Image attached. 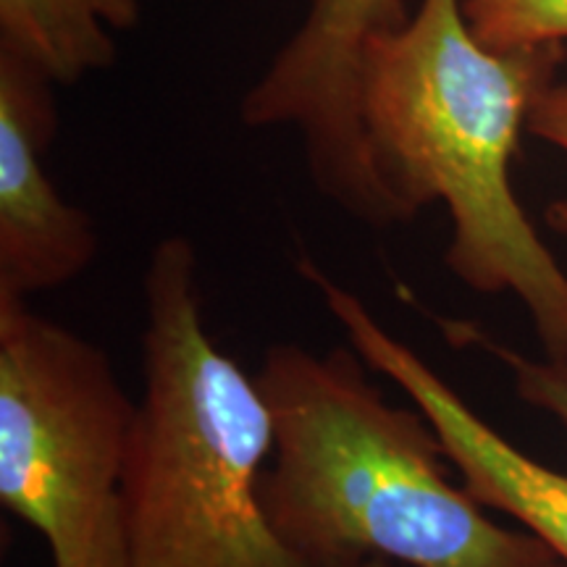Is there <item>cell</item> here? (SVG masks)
Returning a JSON list of instances; mask_svg holds the SVG:
<instances>
[{
  "mask_svg": "<svg viewBox=\"0 0 567 567\" xmlns=\"http://www.w3.org/2000/svg\"><path fill=\"white\" fill-rule=\"evenodd\" d=\"M565 45L492 51L460 0H417L358 61V124L386 224L444 203V266L481 295H515L549 360H567V274L517 203L509 166Z\"/></svg>",
  "mask_w": 567,
  "mask_h": 567,
  "instance_id": "6da1fadb",
  "label": "cell"
},
{
  "mask_svg": "<svg viewBox=\"0 0 567 567\" xmlns=\"http://www.w3.org/2000/svg\"><path fill=\"white\" fill-rule=\"evenodd\" d=\"M368 371L350 344L279 342L258 373L274 415L264 507L305 563L567 567L542 536L499 526L452 484L434 423L417 405H392Z\"/></svg>",
  "mask_w": 567,
  "mask_h": 567,
  "instance_id": "7a4b0ae2",
  "label": "cell"
},
{
  "mask_svg": "<svg viewBox=\"0 0 567 567\" xmlns=\"http://www.w3.org/2000/svg\"><path fill=\"white\" fill-rule=\"evenodd\" d=\"M142 392L124 473L130 567H310L264 507L274 415L213 342L197 252L161 239L145 271Z\"/></svg>",
  "mask_w": 567,
  "mask_h": 567,
  "instance_id": "3957f363",
  "label": "cell"
},
{
  "mask_svg": "<svg viewBox=\"0 0 567 567\" xmlns=\"http://www.w3.org/2000/svg\"><path fill=\"white\" fill-rule=\"evenodd\" d=\"M137 410L101 347L0 295V502L45 538L53 567H130Z\"/></svg>",
  "mask_w": 567,
  "mask_h": 567,
  "instance_id": "277c9868",
  "label": "cell"
},
{
  "mask_svg": "<svg viewBox=\"0 0 567 567\" xmlns=\"http://www.w3.org/2000/svg\"><path fill=\"white\" fill-rule=\"evenodd\" d=\"M405 19L402 0H310L300 27L239 105L252 130L300 134L318 193L373 229H386V213L360 137L358 61L375 32Z\"/></svg>",
  "mask_w": 567,
  "mask_h": 567,
  "instance_id": "5b68a950",
  "label": "cell"
},
{
  "mask_svg": "<svg viewBox=\"0 0 567 567\" xmlns=\"http://www.w3.org/2000/svg\"><path fill=\"white\" fill-rule=\"evenodd\" d=\"M297 271L321 297L371 371L386 375L434 423L444 455L481 505L515 517L542 536L567 563V473L528 457L460 396L450 381L408 342L394 337L352 289L331 279L313 258L297 260Z\"/></svg>",
  "mask_w": 567,
  "mask_h": 567,
  "instance_id": "8992f818",
  "label": "cell"
},
{
  "mask_svg": "<svg viewBox=\"0 0 567 567\" xmlns=\"http://www.w3.org/2000/svg\"><path fill=\"white\" fill-rule=\"evenodd\" d=\"M51 84L0 53V295L24 300L80 279L101 247L42 163L55 137Z\"/></svg>",
  "mask_w": 567,
  "mask_h": 567,
  "instance_id": "52a82bcc",
  "label": "cell"
},
{
  "mask_svg": "<svg viewBox=\"0 0 567 567\" xmlns=\"http://www.w3.org/2000/svg\"><path fill=\"white\" fill-rule=\"evenodd\" d=\"M140 0H0V53L53 84H74L116 61L113 30H132Z\"/></svg>",
  "mask_w": 567,
  "mask_h": 567,
  "instance_id": "ba28073f",
  "label": "cell"
},
{
  "mask_svg": "<svg viewBox=\"0 0 567 567\" xmlns=\"http://www.w3.org/2000/svg\"><path fill=\"white\" fill-rule=\"evenodd\" d=\"M467 30L492 51L565 45L567 0H460Z\"/></svg>",
  "mask_w": 567,
  "mask_h": 567,
  "instance_id": "9c48e42d",
  "label": "cell"
},
{
  "mask_svg": "<svg viewBox=\"0 0 567 567\" xmlns=\"http://www.w3.org/2000/svg\"><path fill=\"white\" fill-rule=\"evenodd\" d=\"M439 326L446 339L455 344L471 342L494 354L502 365L513 373L515 392L523 402L536 410H544L555 421L567 429V360H534L526 358L523 352H515L513 347L496 342L481 331L478 326L465 321H450V318H439Z\"/></svg>",
  "mask_w": 567,
  "mask_h": 567,
  "instance_id": "30bf717a",
  "label": "cell"
},
{
  "mask_svg": "<svg viewBox=\"0 0 567 567\" xmlns=\"http://www.w3.org/2000/svg\"><path fill=\"white\" fill-rule=\"evenodd\" d=\"M528 132L567 155V80H555L536 97L528 113ZM547 224L567 237V197L549 205Z\"/></svg>",
  "mask_w": 567,
  "mask_h": 567,
  "instance_id": "8fae6325",
  "label": "cell"
},
{
  "mask_svg": "<svg viewBox=\"0 0 567 567\" xmlns=\"http://www.w3.org/2000/svg\"><path fill=\"white\" fill-rule=\"evenodd\" d=\"M354 567H400L394 563H389V559H379V557H371V559H363V563H358Z\"/></svg>",
  "mask_w": 567,
  "mask_h": 567,
  "instance_id": "7c38bea8",
  "label": "cell"
}]
</instances>
